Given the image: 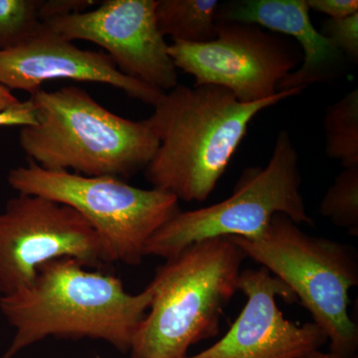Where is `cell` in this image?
Listing matches in <instances>:
<instances>
[{
    "label": "cell",
    "instance_id": "obj_1",
    "mask_svg": "<svg viewBox=\"0 0 358 358\" xmlns=\"http://www.w3.org/2000/svg\"><path fill=\"white\" fill-rule=\"evenodd\" d=\"M305 89L286 90L246 103L221 87L178 84L145 120L159 141L145 167V178L178 200L205 201L225 173L252 120Z\"/></svg>",
    "mask_w": 358,
    "mask_h": 358
},
{
    "label": "cell",
    "instance_id": "obj_2",
    "mask_svg": "<svg viewBox=\"0 0 358 358\" xmlns=\"http://www.w3.org/2000/svg\"><path fill=\"white\" fill-rule=\"evenodd\" d=\"M86 268L74 259L51 261L29 286L0 296V312L15 331L2 358L48 336L101 339L129 352L152 303V288L131 294L115 275Z\"/></svg>",
    "mask_w": 358,
    "mask_h": 358
},
{
    "label": "cell",
    "instance_id": "obj_3",
    "mask_svg": "<svg viewBox=\"0 0 358 358\" xmlns=\"http://www.w3.org/2000/svg\"><path fill=\"white\" fill-rule=\"evenodd\" d=\"M36 122L21 128L29 162L48 171L129 178L145 169L159 141L145 121L110 112L84 89L67 86L30 95Z\"/></svg>",
    "mask_w": 358,
    "mask_h": 358
},
{
    "label": "cell",
    "instance_id": "obj_4",
    "mask_svg": "<svg viewBox=\"0 0 358 358\" xmlns=\"http://www.w3.org/2000/svg\"><path fill=\"white\" fill-rule=\"evenodd\" d=\"M246 258L232 238L218 237L166 259L150 284V312L134 336L131 358H185L190 346L215 336Z\"/></svg>",
    "mask_w": 358,
    "mask_h": 358
},
{
    "label": "cell",
    "instance_id": "obj_5",
    "mask_svg": "<svg viewBox=\"0 0 358 358\" xmlns=\"http://www.w3.org/2000/svg\"><path fill=\"white\" fill-rule=\"evenodd\" d=\"M247 258L279 278L326 334L331 352L355 358L358 329L348 313L350 291L358 284V258L353 247L313 236L284 214H275L257 239L231 237Z\"/></svg>",
    "mask_w": 358,
    "mask_h": 358
},
{
    "label": "cell",
    "instance_id": "obj_6",
    "mask_svg": "<svg viewBox=\"0 0 358 358\" xmlns=\"http://www.w3.org/2000/svg\"><path fill=\"white\" fill-rule=\"evenodd\" d=\"M301 187L300 157L291 136L282 129L267 166L245 169L227 199L195 210L179 211L150 238L145 256L166 260L212 238L257 239L278 213L298 225H313Z\"/></svg>",
    "mask_w": 358,
    "mask_h": 358
},
{
    "label": "cell",
    "instance_id": "obj_7",
    "mask_svg": "<svg viewBox=\"0 0 358 358\" xmlns=\"http://www.w3.org/2000/svg\"><path fill=\"white\" fill-rule=\"evenodd\" d=\"M7 182L20 194L76 210L107 245L112 262L127 265H138L150 238L180 211L179 200L164 190L143 189L114 176L48 171L32 162L10 169Z\"/></svg>",
    "mask_w": 358,
    "mask_h": 358
},
{
    "label": "cell",
    "instance_id": "obj_8",
    "mask_svg": "<svg viewBox=\"0 0 358 358\" xmlns=\"http://www.w3.org/2000/svg\"><path fill=\"white\" fill-rule=\"evenodd\" d=\"M62 258L87 268L112 263L102 238L74 209L37 195L9 199L0 211V296L29 286L41 266Z\"/></svg>",
    "mask_w": 358,
    "mask_h": 358
},
{
    "label": "cell",
    "instance_id": "obj_9",
    "mask_svg": "<svg viewBox=\"0 0 358 358\" xmlns=\"http://www.w3.org/2000/svg\"><path fill=\"white\" fill-rule=\"evenodd\" d=\"M169 52L195 87H221L246 103L275 96L303 61L300 47L284 35L239 22H218L217 36L205 43L173 41Z\"/></svg>",
    "mask_w": 358,
    "mask_h": 358
},
{
    "label": "cell",
    "instance_id": "obj_10",
    "mask_svg": "<svg viewBox=\"0 0 358 358\" xmlns=\"http://www.w3.org/2000/svg\"><path fill=\"white\" fill-rule=\"evenodd\" d=\"M157 0H106L96 9L45 22L64 38L102 47L117 69L164 92L178 86V69L155 17Z\"/></svg>",
    "mask_w": 358,
    "mask_h": 358
},
{
    "label": "cell",
    "instance_id": "obj_11",
    "mask_svg": "<svg viewBox=\"0 0 358 358\" xmlns=\"http://www.w3.org/2000/svg\"><path fill=\"white\" fill-rule=\"evenodd\" d=\"M247 303L220 341L185 358H305L327 341L315 322L298 326L284 317L277 296L293 303V292L267 268H247L238 279Z\"/></svg>",
    "mask_w": 358,
    "mask_h": 358
},
{
    "label": "cell",
    "instance_id": "obj_12",
    "mask_svg": "<svg viewBox=\"0 0 358 358\" xmlns=\"http://www.w3.org/2000/svg\"><path fill=\"white\" fill-rule=\"evenodd\" d=\"M58 79L109 85L155 107L166 92L124 74L105 52L83 50L43 24L24 43L0 50V85L31 95Z\"/></svg>",
    "mask_w": 358,
    "mask_h": 358
},
{
    "label": "cell",
    "instance_id": "obj_13",
    "mask_svg": "<svg viewBox=\"0 0 358 358\" xmlns=\"http://www.w3.org/2000/svg\"><path fill=\"white\" fill-rule=\"evenodd\" d=\"M310 11L307 0H239L219 4L217 21L255 24L294 37L303 61L278 85L281 92L334 83L348 71V59L313 26Z\"/></svg>",
    "mask_w": 358,
    "mask_h": 358
},
{
    "label": "cell",
    "instance_id": "obj_14",
    "mask_svg": "<svg viewBox=\"0 0 358 358\" xmlns=\"http://www.w3.org/2000/svg\"><path fill=\"white\" fill-rule=\"evenodd\" d=\"M217 0H157L160 33L173 41L205 43L217 36Z\"/></svg>",
    "mask_w": 358,
    "mask_h": 358
},
{
    "label": "cell",
    "instance_id": "obj_15",
    "mask_svg": "<svg viewBox=\"0 0 358 358\" xmlns=\"http://www.w3.org/2000/svg\"><path fill=\"white\" fill-rule=\"evenodd\" d=\"M326 154L343 167L358 166V90L353 89L327 109Z\"/></svg>",
    "mask_w": 358,
    "mask_h": 358
},
{
    "label": "cell",
    "instance_id": "obj_16",
    "mask_svg": "<svg viewBox=\"0 0 358 358\" xmlns=\"http://www.w3.org/2000/svg\"><path fill=\"white\" fill-rule=\"evenodd\" d=\"M320 212L338 227L358 236V166L345 167L327 189Z\"/></svg>",
    "mask_w": 358,
    "mask_h": 358
},
{
    "label": "cell",
    "instance_id": "obj_17",
    "mask_svg": "<svg viewBox=\"0 0 358 358\" xmlns=\"http://www.w3.org/2000/svg\"><path fill=\"white\" fill-rule=\"evenodd\" d=\"M41 0H0V50L20 46L39 31Z\"/></svg>",
    "mask_w": 358,
    "mask_h": 358
},
{
    "label": "cell",
    "instance_id": "obj_18",
    "mask_svg": "<svg viewBox=\"0 0 358 358\" xmlns=\"http://www.w3.org/2000/svg\"><path fill=\"white\" fill-rule=\"evenodd\" d=\"M348 61H358V13L341 20H327L320 30Z\"/></svg>",
    "mask_w": 358,
    "mask_h": 358
},
{
    "label": "cell",
    "instance_id": "obj_19",
    "mask_svg": "<svg viewBox=\"0 0 358 358\" xmlns=\"http://www.w3.org/2000/svg\"><path fill=\"white\" fill-rule=\"evenodd\" d=\"M96 3L92 0H41L40 15L43 22L69 14L83 13Z\"/></svg>",
    "mask_w": 358,
    "mask_h": 358
},
{
    "label": "cell",
    "instance_id": "obj_20",
    "mask_svg": "<svg viewBox=\"0 0 358 358\" xmlns=\"http://www.w3.org/2000/svg\"><path fill=\"white\" fill-rule=\"evenodd\" d=\"M36 122V110L32 101L28 99L14 103L6 109L0 110V128L1 127L33 126Z\"/></svg>",
    "mask_w": 358,
    "mask_h": 358
},
{
    "label": "cell",
    "instance_id": "obj_21",
    "mask_svg": "<svg viewBox=\"0 0 358 358\" xmlns=\"http://www.w3.org/2000/svg\"><path fill=\"white\" fill-rule=\"evenodd\" d=\"M310 10L326 14L329 20H341L358 13L357 0H307Z\"/></svg>",
    "mask_w": 358,
    "mask_h": 358
},
{
    "label": "cell",
    "instance_id": "obj_22",
    "mask_svg": "<svg viewBox=\"0 0 358 358\" xmlns=\"http://www.w3.org/2000/svg\"><path fill=\"white\" fill-rule=\"evenodd\" d=\"M18 102L20 100L11 93V91L0 85V110L6 109Z\"/></svg>",
    "mask_w": 358,
    "mask_h": 358
},
{
    "label": "cell",
    "instance_id": "obj_23",
    "mask_svg": "<svg viewBox=\"0 0 358 358\" xmlns=\"http://www.w3.org/2000/svg\"><path fill=\"white\" fill-rule=\"evenodd\" d=\"M305 358H338L336 355H334V353L331 352H322L320 350H317V352L310 353V355H308L307 357Z\"/></svg>",
    "mask_w": 358,
    "mask_h": 358
}]
</instances>
